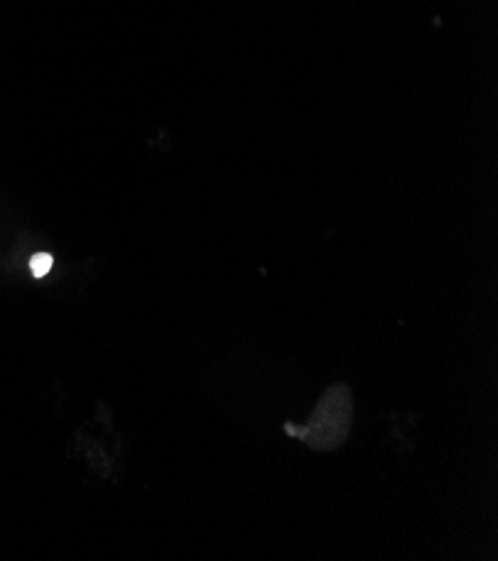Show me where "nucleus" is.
Masks as SVG:
<instances>
[{"mask_svg":"<svg viewBox=\"0 0 498 561\" xmlns=\"http://www.w3.org/2000/svg\"><path fill=\"white\" fill-rule=\"evenodd\" d=\"M354 421V397L347 385H331L317 401L304 427L289 423L287 434L304 440L313 453H331L349 438Z\"/></svg>","mask_w":498,"mask_h":561,"instance_id":"1","label":"nucleus"},{"mask_svg":"<svg viewBox=\"0 0 498 561\" xmlns=\"http://www.w3.org/2000/svg\"><path fill=\"white\" fill-rule=\"evenodd\" d=\"M51 266H54V257L49 253H36L30 260V268L34 277H45L51 271Z\"/></svg>","mask_w":498,"mask_h":561,"instance_id":"2","label":"nucleus"}]
</instances>
